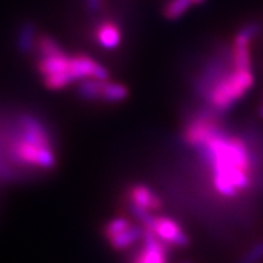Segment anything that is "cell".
I'll return each mask as SVG.
<instances>
[{"mask_svg": "<svg viewBox=\"0 0 263 263\" xmlns=\"http://www.w3.org/2000/svg\"><path fill=\"white\" fill-rule=\"evenodd\" d=\"M144 229L153 232L160 240L170 247L183 249L190 245V236L180 223L165 215L153 214Z\"/></svg>", "mask_w": 263, "mask_h": 263, "instance_id": "cell-5", "label": "cell"}, {"mask_svg": "<svg viewBox=\"0 0 263 263\" xmlns=\"http://www.w3.org/2000/svg\"><path fill=\"white\" fill-rule=\"evenodd\" d=\"M259 116L263 118V105L259 107Z\"/></svg>", "mask_w": 263, "mask_h": 263, "instance_id": "cell-19", "label": "cell"}, {"mask_svg": "<svg viewBox=\"0 0 263 263\" xmlns=\"http://www.w3.org/2000/svg\"><path fill=\"white\" fill-rule=\"evenodd\" d=\"M263 260V240L255 243L245 255L239 259L238 263H259Z\"/></svg>", "mask_w": 263, "mask_h": 263, "instance_id": "cell-16", "label": "cell"}, {"mask_svg": "<svg viewBox=\"0 0 263 263\" xmlns=\"http://www.w3.org/2000/svg\"><path fill=\"white\" fill-rule=\"evenodd\" d=\"M194 4L191 0H170L168 3L164 6L163 15L166 21H177L181 16L187 14L188 10L192 7Z\"/></svg>", "mask_w": 263, "mask_h": 263, "instance_id": "cell-13", "label": "cell"}, {"mask_svg": "<svg viewBox=\"0 0 263 263\" xmlns=\"http://www.w3.org/2000/svg\"><path fill=\"white\" fill-rule=\"evenodd\" d=\"M191 2H192V4H203L205 0H191Z\"/></svg>", "mask_w": 263, "mask_h": 263, "instance_id": "cell-18", "label": "cell"}, {"mask_svg": "<svg viewBox=\"0 0 263 263\" xmlns=\"http://www.w3.org/2000/svg\"><path fill=\"white\" fill-rule=\"evenodd\" d=\"M36 38H38V34H36L35 26L31 25V23H26L22 27L19 36H17V46H19L21 51H32L35 47V43H36Z\"/></svg>", "mask_w": 263, "mask_h": 263, "instance_id": "cell-14", "label": "cell"}, {"mask_svg": "<svg viewBox=\"0 0 263 263\" xmlns=\"http://www.w3.org/2000/svg\"><path fill=\"white\" fill-rule=\"evenodd\" d=\"M142 235H144V227L139 223H133L125 231L106 239V242L115 251H125V250L130 249L132 246L141 242Z\"/></svg>", "mask_w": 263, "mask_h": 263, "instance_id": "cell-10", "label": "cell"}, {"mask_svg": "<svg viewBox=\"0 0 263 263\" xmlns=\"http://www.w3.org/2000/svg\"><path fill=\"white\" fill-rule=\"evenodd\" d=\"M126 200L129 205L142 208L153 214H159L164 207L163 199L156 191L144 183H133L126 190Z\"/></svg>", "mask_w": 263, "mask_h": 263, "instance_id": "cell-8", "label": "cell"}, {"mask_svg": "<svg viewBox=\"0 0 263 263\" xmlns=\"http://www.w3.org/2000/svg\"><path fill=\"white\" fill-rule=\"evenodd\" d=\"M260 26L255 22H250L235 32L230 54L232 67L243 70L251 69V43L258 36Z\"/></svg>", "mask_w": 263, "mask_h": 263, "instance_id": "cell-6", "label": "cell"}, {"mask_svg": "<svg viewBox=\"0 0 263 263\" xmlns=\"http://www.w3.org/2000/svg\"><path fill=\"white\" fill-rule=\"evenodd\" d=\"M183 140L196 151L210 171L215 194L236 199L253 185V160L247 142L240 136L226 132L218 113H196L183 128Z\"/></svg>", "mask_w": 263, "mask_h": 263, "instance_id": "cell-1", "label": "cell"}, {"mask_svg": "<svg viewBox=\"0 0 263 263\" xmlns=\"http://www.w3.org/2000/svg\"><path fill=\"white\" fill-rule=\"evenodd\" d=\"M93 39L102 50H117L124 39L121 26L111 19H102L93 28Z\"/></svg>", "mask_w": 263, "mask_h": 263, "instance_id": "cell-9", "label": "cell"}, {"mask_svg": "<svg viewBox=\"0 0 263 263\" xmlns=\"http://www.w3.org/2000/svg\"><path fill=\"white\" fill-rule=\"evenodd\" d=\"M255 85L253 69L230 67L222 71L218 65L208 66L196 83V89L215 113H224L235 106Z\"/></svg>", "mask_w": 263, "mask_h": 263, "instance_id": "cell-3", "label": "cell"}, {"mask_svg": "<svg viewBox=\"0 0 263 263\" xmlns=\"http://www.w3.org/2000/svg\"><path fill=\"white\" fill-rule=\"evenodd\" d=\"M6 157L15 168L47 171L58 165L55 145L49 129L38 117L22 115L3 144Z\"/></svg>", "mask_w": 263, "mask_h": 263, "instance_id": "cell-2", "label": "cell"}, {"mask_svg": "<svg viewBox=\"0 0 263 263\" xmlns=\"http://www.w3.org/2000/svg\"><path fill=\"white\" fill-rule=\"evenodd\" d=\"M85 6L90 12H98L104 6V0H85Z\"/></svg>", "mask_w": 263, "mask_h": 263, "instance_id": "cell-17", "label": "cell"}, {"mask_svg": "<svg viewBox=\"0 0 263 263\" xmlns=\"http://www.w3.org/2000/svg\"><path fill=\"white\" fill-rule=\"evenodd\" d=\"M128 97L129 89L126 85H124L122 82H118V81H111L110 78L104 81L100 102L107 105L121 104V102L128 100Z\"/></svg>", "mask_w": 263, "mask_h": 263, "instance_id": "cell-11", "label": "cell"}, {"mask_svg": "<svg viewBox=\"0 0 263 263\" xmlns=\"http://www.w3.org/2000/svg\"><path fill=\"white\" fill-rule=\"evenodd\" d=\"M171 247L160 240L153 232L144 229L140 249L129 263H170Z\"/></svg>", "mask_w": 263, "mask_h": 263, "instance_id": "cell-7", "label": "cell"}, {"mask_svg": "<svg viewBox=\"0 0 263 263\" xmlns=\"http://www.w3.org/2000/svg\"><path fill=\"white\" fill-rule=\"evenodd\" d=\"M34 51L38 55L36 71L47 90L59 91L76 85L70 73L71 54L66 52L55 38L49 34L38 35Z\"/></svg>", "mask_w": 263, "mask_h": 263, "instance_id": "cell-4", "label": "cell"}, {"mask_svg": "<svg viewBox=\"0 0 263 263\" xmlns=\"http://www.w3.org/2000/svg\"><path fill=\"white\" fill-rule=\"evenodd\" d=\"M104 81L105 80H98V78H87V80L80 81L76 85L77 96L86 102H100Z\"/></svg>", "mask_w": 263, "mask_h": 263, "instance_id": "cell-12", "label": "cell"}, {"mask_svg": "<svg viewBox=\"0 0 263 263\" xmlns=\"http://www.w3.org/2000/svg\"><path fill=\"white\" fill-rule=\"evenodd\" d=\"M132 224H133V222H132L130 219L125 218V216H116V218H111L110 220H107L104 224V229H102L104 238L109 239L111 238V236L117 235L120 232L129 229Z\"/></svg>", "mask_w": 263, "mask_h": 263, "instance_id": "cell-15", "label": "cell"}]
</instances>
